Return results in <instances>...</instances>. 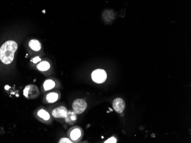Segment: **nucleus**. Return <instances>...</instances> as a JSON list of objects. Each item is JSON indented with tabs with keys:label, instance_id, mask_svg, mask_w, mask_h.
<instances>
[{
	"label": "nucleus",
	"instance_id": "nucleus-9",
	"mask_svg": "<svg viewBox=\"0 0 191 143\" xmlns=\"http://www.w3.org/2000/svg\"><path fill=\"white\" fill-rule=\"evenodd\" d=\"M29 46L30 48L34 51H39L41 48V45L40 43L36 39L31 40L29 42Z\"/></svg>",
	"mask_w": 191,
	"mask_h": 143
},
{
	"label": "nucleus",
	"instance_id": "nucleus-16",
	"mask_svg": "<svg viewBox=\"0 0 191 143\" xmlns=\"http://www.w3.org/2000/svg\"><path fill=\"white\" fill-rule=\"evenodd\" d=\"M41 60V59L39 58L38 57H35L33 59V62L34 63H37L38 62H39V61H40Z\"/></svg>",
	"mask_w": 191,
	"mask_h": 143
},
{
	"label": "nucleus",
	"instance_id": "nucleus-13",
	"mask_svg": "<svg viewBox=\"0 0 191 143\" xmlns=\"http://www.w3.org/2000/svg\"><path fill=\"white\" fill-rule=\"evenodd\" d=\"M50 68V64L47 61H43L39 63L37 66V68L40 71H47Z\"/></svg>",
	"mask_w": 191,
	"mask_h": 143
},
{
	"label": "nucleus",
	"instance_id": "nucleus-12",
	"mask_svg": "<svg viewBox=\"0 0 191 143\" xmlns=\"http://www.w3.org/2000/svg\"><path fill=\"white\" fill-rule=\"evenodd\" d=\"M55 86V83L54 81L50 79L47 80L44 83V88L45 91H48L52 89Z\"/></svg>",
	"mask_w": 191,
	"mask_h": 143
},
{
	"label": "nucleus",
	"instance_id": "nucleus-4",
	"mask_svg": "<svg viewBox=\"0 0 191 143\" xmlns=\"http://www.w3.org/2000/svg\"><path fill=\"white\" fill-rule=\"evenodd\" d=\"M87 105V103L84 100L78 99L75 100L72 104L73 111L77 115L83 114L86 110Z\"/></svg>",
	"mask_w": 191,
	"mask_h": 143
},
{
	"label": "nucleus",
	"instance_id": "nucleus-7",
	"mask_svg": "<svg viewBox=\"0 0 191 143\" xmlns=\"http://www.w3.org/2000/svg\"><path fill=\"white\" fill-rule=\"evenodd\" d=\"M67 110L64 106H60L52 111V116L57 119L65 118L67 115Z\"/></svg>",
	"mask_w": 191,
	"mask_h": 143
},
{
	"label": "nucleus",
	"instance_id": "nucleus-14",
	"mask_svg": "<svg viewBox=\"0 0 191 143\" xmlns=\"http://www.w3.org/2000/svg\"><path fill=\"white\" fill-rule=\"evenodd\" d=\"M105 143H117V140L115 137H112L108 139L106 141H105Z\"/></svg>",
	"mask_w": 191,
	"mask_h": 143
},
{
	"label": "nucleus",
	"instance_id": "nucleus-5",
	"mask_svg": "<svg viewBox=\"0 0 191 143\" xmlns=\"http://www.w3.org/2000/svg\"><path fill=\"white\" fill-rule=\"evenodd\" d=\"M24 95L28 99H34L39 95V90L37 86L33 85L27 86L24 90Z\"/></svg>",
	"mask_w": 191,
	"mask_h": 143
},
{
	"label": "nucleus",
	"instance_id": "nucleus-8",
	"mask_svg": "<svg viewBox=\"0 0 191 143\" xmlns=\"http://www.w3.org/2000/svg\"><path fill=\"white\" fill-rule=\"evenodd\" d=\"M65 122L69 125H73L76 122L77 114L73 110H69L67 111V115L65 117Z\"/></svg>",
	"mask_w": 191,
	"mask_h": 143
},
{
	"label": "nucleus",
	"instance_id": "nucleus-15",
	"mask_svg": "<svg viewBox=\"0 0 191 143\" xmlns=\"http://www.w3.org/2000/svg\"><path fill=\"white\" fill-rule=\"evenodd\" d=\"M60 143H72V142L69 140V139H67V138H62L59 141Z\"/></svg>",
	"mask_w": 191,
	"mask_h": 143
},
{
	"label": "nucleus",
	"instance_id": "nucleus-10",
	"mask_svg": "<svg viewBox=\"0 0 191 143\" xmlns=\"http://www.w3.org/2000/svg\"><path fill=\"white\" fill-rule=\"evenodd\" d=\"M38 117L45 121H48L50 119V115L49 114L48 112L43 109L39 110L37 112Z\"/></svg>",
	"mask_w": 191,
	"mask_h": 143
},
{
	"label": "nucleus",
	"instance_id": "nucleus-1",
	"mask_svg": "<svg viewBox=\"0 0 191 143\" xmlns=\"http://www.w3.org/2000/svg\"><path fill=\"white\" fill-rule=\"evenodd\" d=\"M17 43L13 41L5 42L0 48V60L5 64H10L14 57V54L17 49Z\"/></svg>",
	"mask_w": 191,
	"mask_h": 143
},
{
	"label": "nucleus",
	"instance_id": "nucleus-6",
	"mask_svg": "<svg viewBox=\"0 0 191 143\" xmlns=\"http://www.w3.org/2000/svg\"><path fill=\"white\" fill-rule=\"evenodd\" d=\"M113 108L117 113L121 114L123 112L125 108L124 100L120 97L115 99L113 102Z\"/></svg>",
	"mask_w": 191,
	"mask_h": 143
},
{
	"label": "nucleus",
	"instance_id": "nucleus-3",
	"mask_svg": "<svg viewBox=\"0 0 191 143\" xmlns=\"http://www.w3.org/2000/svg\"><path fill=\"white\" fill-rule=\"evenodd\" d=\"M92 79L97 83H103L106 80L107 74L103 69H96L92 73Z\"/></svg>",
	"mask_w": 191,
	"mask_h": 143
},
{
	"label": "nucleus",
	"instance_id": "nucleus-2",
	"mask_svg": "<svg viewBox=\"0 0 191 143\" xmlns=\"http://www.w3.org/2000/svg\"><path fill=\"white\" fill-rule=\"evenodd\" d=\"M83 135V129L78 126H74L70 128L67 131V136L72 143L80 142L82 139Z\"/></svg>",
	"mask_w": 191,
	"mask_h": 143
},
{
	"label": "nucleus",
	"instance_id": "nucleus-11",
	"mask_svg": "<svg viewBox=\"0 0 191 143\" xmlns=\"http://www.w3.org/2000/svg\"><path fill=\"white\" fill-rule=\"evenodd\" d=\"M58 99V95L56 92H51L48 94L46 96L47 101L49 103L56 102Z\"/></svg>",
	"mask_w": 191,
	"mask_h": 143
}]
</instances>
